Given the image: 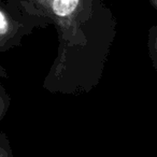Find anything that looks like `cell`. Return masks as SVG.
Masks as SVG:
<instances>
[{"label":"cell","mask_w":157,"mask_h":157,"mask_svg":"<svg viewBox=\"0 0 157 157\" xmlns=\"http://www.w3.org/2000/svg\"><path fill=\"white\" fill-rule=\"evenodd\" d=\"M17 5L56 28L57 55L43 80L44 90L78 96L96 88L117 31L105 0H24Z\"/></svg>","instance_id":"obj_1"},{"label":"cell","mask_w":157,"mask_h":157,"mask_svg":"<svg viewBox=\"0 0 157 157\" xmlns=\"http://www.w3.org/2000/svg\"><path fill=\"white\" fill-rule=\"evenodd\" d=\"M48 26V21L25 13L17 3L0 0V53L18 48L24 38L30 36L36 29Z\"/></svg>","instance_id":"obj_2"},{"label":"cell","mask_w":157,"mask_h":157,"mask_svg":"<svg viewBox=\"0 0 157 157\" xmlns=\"http://www.w3.org/2000/svg\"><path fill=\"white\" fill-rule=\"evenodd\" d=\"M157 27L153 25L148 30V41H147V48H148V54H150V58L152 60V65L154 69H157Z\"/></svg>","instance_id":"obj_3"},{"label":"cell","mask_w":157,"mask_h":157,"mask_svg":"<svg viewBox=\"0 0 157 157\" xmlns=\"http://www.w3.org/2000/svg\"><path fill=\"white\" fill-rule=\"evenodd\" d=\"M11 107V96L7 92L6 87L0 83V123L6 117Z\"/></svg>","instance_id":"obj_4"},{"label":"cell","mask_w":157,"mask_h":157,"mask_svg":"<svg viewBox=\"0 0 157 157\" xmlns=\"http://www.w3.org/2000/svg\"><path fill=\"white\" fill-rule=\"evenodd\" d=\"M0 157H13L11 143L5 132H0Z\"/></svg>","instance_id":"obj_5"},{"label":"cell","mask_w":157,"mask_h":157,"mask_svg":"<svg viewBox=\"0 0 157 157\" xmlns=\"http://www.w3.org/2000/svg\"><path fill=\"white\" fill-rule=\"evenodd\" d=\"M150 5L152 6V8L154 10H157V0H148Z\"/></svg>","instance_id":"obj_6"},{"label":"cell","mask_w":157,"mask_h":157,"mask_svg":"<svg viewBox=\"0 0 157 157\" xmlns=\"http://www.w3.org/2000/svg\"><path fill=\"white\" fill-rule=\"evenodd\" d=\"M6 1H9V2L17 3V2H20V1H24V0H6Z\"/></svg>","instance_id":"obj_7"}]
</instances>
